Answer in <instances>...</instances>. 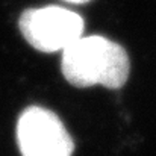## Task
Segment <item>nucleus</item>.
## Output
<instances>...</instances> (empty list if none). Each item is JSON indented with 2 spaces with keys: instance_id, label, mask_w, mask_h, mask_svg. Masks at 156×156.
<instances>
[{
  "instance_id": "nucleus-1",
  "label": "nucleus",
  "mask_w": 156,
  "mask_h": 156,
  "mask_svg": "<svg viewBox=\"0 0 156 156\" xmlns=\"http://www.w3.org/2000/svg\"><path fill=\"white\" fill-rule=\"evenodd\" d=\"M61 70L67 82L77 88L102 85L121 88L130 73L127 52L117 43L100 37H80L62 50Z\"/></svg>"
},
{
  "instance_id": "nucleus-2",
  "label": "nucleus",
  "mask_w": 156,
  "mask_h": 156,
  "mask_svg": "<svg viewBox=\"0 0 156 156\" xmlns=\"http://www.w3.org/2000/svg\"><path fill=\"white\" fill-rule=\"evenodd\" d=\"M18 29L37 50L53 53L67 49L83 34V18L61 6L30 8L21 12Z\"/></svg>"
},
{
  "instance_id": "nucleus-3",
  "label": "nucleus",
  "mask_w": 156,
  "mask_h": 156,
  "mask_svg": "<svg viewBox=\"0 0 156 156\" xmlns=\"http://www.w3.org/2000/svg\"><path fill=\"white\" fill-rule=\"evenodd\" d=\"M17 143L23 156H71L74 150L61 118L41 106H29L20 114Z\"/></svg>"
},
{
  "instance_id": "nucleus-4",
  "label": "nucleus",
  "mask_w": 156,
  "mask_h": 156,
  "mask_svg": "<svg viewBox=\"0 0 156 156\" xmlns=\"http://www.w3.org/2000/svg\"><path fill=\"white\" fill-rule=\"evenodd\" d=\"M65 2H68V3H85L88 0H65Z\"/></svg>"
}]
</instances>
